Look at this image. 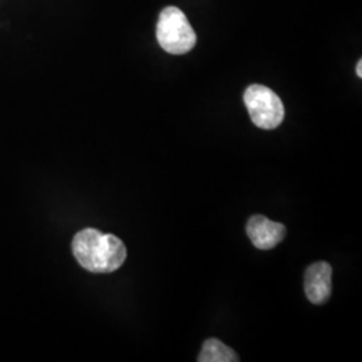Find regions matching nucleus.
I'll return each mask as SVG.
<instances>
[{"label":"nucleus","mask_w":362,"mask_h":362,"mask_svg":"<svg viewBox=\"0 0 362 362\" xmlns=\"http://www.w3.org/2000/svg\"><path fill=\"white\" fill-rule=\"evenodd\" d=\"M71 248L78 263L90 272H116L127 259V247L121 239L95 228L79 231L73 239Z\"/></svg>","instance_id":"1"},{"label":"nucleus","mask_w":362,"mask_h":362,"mask_svg":"<svg viewBox=\"0 0 362 362\" xmlns=\"http://www.w3.org/2000/svg\"><path fill=\"white\" fill-rule=\"evenodd\" d=\"M156 37L161 49L173 55L191 52L197 42L194 27L188 22L185 13L177 7H167L161 11Z\"/></svg>","instance_id":"2"},{"label":"nucleus","mask_w":362,"mask_h":362,"mask_svg":"<svg viewBox=\"0 0 362 362\" xmlns=\"http://www.w3.org/2000/svg\"><path fill=\"white\" fill-rule=\"evenodd\" d=\"M243 98L248 115L260 129H275L284 122V103L278 94L267 86L251 85L245 91Z\"/></svg>","instance_id":"3"},{"label":"nucleus","mask_w":362,"mask_h":362,"mask_svg":"<svg viewBox=\"0 0 362 362\" xmlns=\"http://www.w3.org/2000/svg\"><path fill=\"white\" fill-rule=\"evenodd\" d=\"M247 235L259 250H272L285 239L286 227L266 216L255 215L247 221Z\"/></svg>","instance_id":"4"},{"label":"nucleus","mask_w":362,"mask_h":362,"mask_svg":"<svg viewBox=\"0 0 362 362\" xmlns=\"http://www.w3.org/2000/svg\"><path fill=\"white\" fill-rule=\"evenodd\" d=\"M333 269L326 262L311 264L305 272V293L311 303L322 305L332 294Z\"/></svg>","instance_id":"5"},{"label":"nucleus","mask_w":362,"mask_h":362,"mask_svg":"<svg viewBox=\"0 0 362 362\" xmlns=\"http://www.w3.org/2000/svg\"><path fill=\"white\" fill-rule=\"evenodd\" d=\"M199 362H236L239 361L238 354L226 344L216 338H209L199 354Z\"/></svg>","instance_id":"6"},{"label":"nucleus","mask_w":362,"mask_h":362,"mask_svg":"<svg viewBox=\"0 0 362 362\" xmlns=\"http://www.w3.org/2000/svg\"><path fill=\"white\" fill-rule=\"evenodd\" d=\"M356 73H357V76L358 77L362 78V61L360 59L358 61V64H357V67H356Z\"/></svg>","instance_id":"7"}]
</instances>
